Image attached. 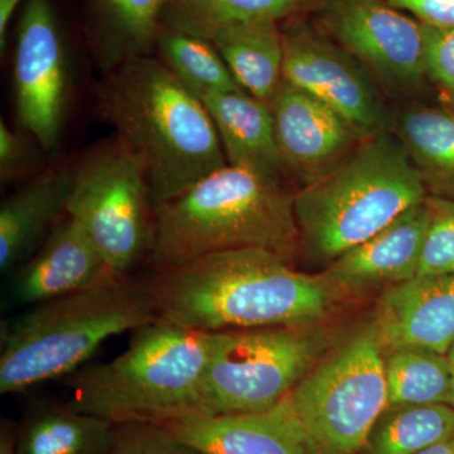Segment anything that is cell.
<instances>
[{
    "mask_svg": "<svg viewBox=\"0 0 454 454\" xmlns=\"http://www.w3.org/2000/svg\"><path fill=\"white\" fill-rule=\"evenodd\" d=\"M158 318L205 333L317 325L336 295L265 249L225 250L146 277Z\"/></svg>",
    "mask_w": 454,
    "mask_h": 454,
    "instance_id": "6da1fadb",
    "label": "cell"
},
{
    "mask_svg": "<svg viewBox=\"0 0 454 454\" xmlns=\"http://www.w3.org/2000/svg\"><path fill=\"white\" fill-rule=\"evenodd\" d=\"M97 109L145 158L154 207L227 166L210 114L158 56L136 57L104 74Z\"/></svg>",
    "mask_w": 454,
    "mask_h": 454,
    "instance_id": "7a4b0ae2",
    "label": "cell"
},
{
    "mask_svg": "<svg viewBox=\"0 0 454 454\" xmlns=\"http://www.w3.org/2000/svg\"><path fill=\"white\" fill-rule=\"evenodd\" d=\"M294 197L282 182L227 164L154 207L149 265L167 270L245 247L291 262L301 243Z\"/></svg>",
    "mask_w": 454,
    "mask_h": 454,
    "instance_id": "3957f363",
    "label": "cell"
},
{
    "mask_svg": "<svg viewBox=\"0 0 454 454\" xmlns=\"http://www.w3.org/2000/svg\"><path fill=\"white\" fill-rule=\"evenodd\" d=\"M216 336L157 318L134 331L119 356L73 373L66 405L115 426L202 415L200 389Z\"/></svg>",
    "mask_w": 454,
    "mask_h": 454,
    "instance_id": "277c9868",
    "label": "cell"
},
{
    "mask_svg": "<svg viewBox=\"0 0 454 454\" xmlns=\"http://www.w3.org/2000/svg\"><path fill=\"white\" fill-rule=\"evenodd\" d=\"M157 318L148 279L131 276L35 304L3 331L0 394L79 372L107 340Z\"/></svg>",
    "mask_w": 454,
    "mask_h": 454,
    "instance_id": "5b68a950",
    "label": "cell"
},
{
    "mask_svg": "<svg viewBox=\"0 0 454 454\" xmlns=\"http://www.w3.org/2000/svg\"><path fill=\"white\" fill-rule=\"evenodd\" d=\"M426 199L402 140L382 131L295 195L301 243L316 258L333 262Z\"/></svg>",
    "mask_w": 454,
    "mask_h": 454,
    "instance_id": "8992f818",
    "label": "cell"
},
{
    "mask_svg": "<svg viewBox=\"0 0 454 454\" xmlns=\"http://www.w3.org/2000/svg\"><path fill=\"white\" fill-rule=\"evenodd\" d=\"M387 348L373 321L316 364L286 396L313 454H361L387 406Z\"/></svg>",
    "mask_w": 454,
    "mask_h": 454,
    "instance_id": "52a82bcc",
    "label": "cell"
},
{
    "mask_svg": "<svg viewBox=\"0 0 454 454\" xmlns=\"http://www.w3.org/2000/svg\"><path fill=\"white\" fill-rule=\"evenodd\" d=\"M70 173L67 216L85 229L115 276H130L148 260L153 239L145 158L116 137L86 151Z\"/></svg>",
    "mask_w": 454,
    "mask_h": 454,
    "instance_id": "ba28073f",
    "label": "cell"
},
{
    "mask_svg": "<svg viewBox=\"0 0 454 454\" xmlns=\"http://www.w3.org/2000/svg\"><path fill=\"white\" fill-rule=\"evenodd\" d=\"M325 345L317 325L217 333L200 389L202 415L274 408L318 363Z\"/></svg>",
    "mask_w": 454,
    "mask_h": 454,
    "instance_id": "9c48e42d",
    "label": "cell"
},
{
    "mask_svg": "<svg viewBox=\"0 0 454 454\" xmlns=\"http://www.w3.org/2000/svg\"><path fill=\"white\" fill-rule=\"evenodd\" d=\"M13 91L22 130L42 151H55L70 106L71 71L64 33L51 0H26L20 9Z\"/></svg>",
    "mask_w": 454,
    "mask_h": 454,
    "instance_id": "30bf717a",
    "label": "cell"
},
{
    "mask_svg": "<svg viewBox=\"0 0 454 454\" xmlns=\"http://www.w3.org/2000/svg\"><path fill=\"white\" fill-rule=\"evenodd\" d=\"M283 32V80L321 100L365 140L389 128L372 74L337 42L306 23Z\"/></svg>",
    "mask_w": 454,
    "mask_h": 454,
    "instance_id": "8fae6325",
    "label": "cell"
},
{
    "mask_svg": "<svg viewBox=\"0 0 454 454\" xmlns=\"http://www.w3.org/2000/svg\"><path fill=\"white\" fill-rule=\"evenodd\" d=\"M319 20L385 85L404 92L423 85L422 23L387 0H322Z\"/></svg>",
    "mask_w": 454,
    "mask_h": 454,
    "instance_id": "7c38bea8",
    "label": "cell"
},
{
    "mask_svg": "<svg viewBox=\"0 0 454 454\" xmlns=\"http://www.w3.org/2000/svg\"><path fill=\"white\" fill-rule=\"evenodd\" d=\"M269 106L284 168L303 187L325 177L356 148L360 138L348 122L292 83L283 80Z\"/></svg>",
    "mask_w": 454,
    "mask_h": 454,
    "instance_id": "4fadbf2b",
    "label": "cell"
},
{
    "mask_svg": "<svg viewBox=\"0 0 454 454\" xmlns=\"http://www.w3.org/2000/svg\"><path fill=\"white\" fill-rule=\"evenodd\" d=\"M428 220L426 201L409 208L380 232L331 262L321 274L322 279L336 297L339 293L365 292L384 284L393 286L413 279Z\"/></svg>",
    "mask_w": 454,
    "mask_h": 454,
    "instance_id": "5bb4252c",
    "label": "cell"
},
{
    "mask_svg": "<svg viewBox=\"0 0 454 454\" xmlns=\"http://www.w3.org/2000/svg\"><path fill=\"white\" fill-rule=\"evenodd\" d=\"M115 278L85 229L66 215L37 252L17 268L13 294L20 303L35 306Z\"/></svg>",
    "mask_w": 454,
    "mask_h": 454,
    "instance_id": "9a60e30c",
    "label": "cell"
},
{
    "mask_svg": "<svg viewBox=\"0 0 454 454\" xmlns=\"http://www.w3.org/2000/svg\"><path fill=\"white\" fill-rule=\"evenodd\" d=\"M160 426L205 454H313L286 397L262 413L192 415Z\"/></svg>",
    "mask_w": 454,
    "mask_h": 454,
    "instance_id": "2e32d148",
    "label": "cell"
},
{
    "mask_svg": "<svg viewBox=\"0 0 454 454\" xmlns=\"http://www.w3.org/2000/svg\"><path fill=\"white\" fill-rule=\"evenodd\" d=\"M375 322L387 351L422 348L447 355L454 343V273L389 286Z\"/></svg>",
    "mask_w": 454,
    "mask_h": 454,
    "instance_id": "e0dca14e",
    "label": "cell"
},
{
    "mask_svg": "<svg viewBox=\"0 0 454 454\" xmlns=\"http://www.w3.org/2000/svg\"><path fill=\"white\" fill-rule=\"evenodd\" d=\"M70 167H51L26 179L0 206V269L9 273L31 258L67 215Z\"/></svg>",
    "mask_w": 454,
    "mask_h": 454,
    "instance_id": "ac0fdd59",
    "label": "cell"
},
{
    "mask_svg": "<svg viewBox=\"0 0 454 454\" xmlns=\"http://www.w3.org/2000/svg\"><path fill=\"white\" fill-rule=\"evenodd\" d=\"M210 114L227 164L282 182L286 175L270 106L247 92L193 91Z\"/></svg>",
    "mask_w": 454,
    "mask_h": 454,
    "instance_id": "d6986e66",
    "label": "cell"
},
{
    "mask_svg": "<svg viewBox=\"0 0 454 454\" xmlns=\"http://www.w3.org/2000/svg\"><path fill=\"white\" fill-rule=\"evenodd\" d=\"M86 38L103 74L136 57L154 55L166 0H82Z\"/></svg>",
    "mask_w": 454,
    "mask_h": 454,
    "instance_id": "ffe728a7",
    "label": "cell"
},
{
    "mask_svg": "<svg viewBox=\"0 0 454 454\" xmlns=\"http://www.w3.org/2000/svg\"><path fill=\"white\" fill-rule=\"evenodd\" d=\"M245 92L270 103L283 82L284 42L274 20L223 27L206 35Z\"/></svg>",
    "mask_w": 454,
    "mask_h": 454,
    "instance_id": "44dd1931",
    "label": "cell"
},
{
    "mask_svg": "<svg viewBox=\"0 0 454 454\" xmlns=\"http://www.w3.org/2000/svg\"><path fill=\"white\" fill-rule=\"evenodd\" d=\"M395 134L427 192L454 199V110L409 107L397 119Z\"/></svg>",
    "mask_w": 454,
    "mask_h": 454,
    "instance_id": "7402d4cb",
    "label": "cell"
},
{
    "mask_svg": "<svg viewBox=\"0 0 454 454\" xmlns=\"http://www.w3.org/2000/svg\"><path fill=\"white\" fill-rule=\"evenodd\" d=\"M115 424L64 406L35 411L17 433L18 454H107Z\"/></svg>",
    "mask_w": 454,
    "mask_h": 454,
    "instance_id": "603a6c76",
    "label": "cell"
},
{
    "mask_svg": "<svg viewBox=\"0 0 454 454\" xmlns=\"http://www.w3.org/2000/svg\"><path fill=\"white\" fill-rule=\"evenodd\" d=\"M385 378L387 409L452 402V373L446 354L422 348L389 349Z\"/></svg>",
    "mask_w": 454,
    "mask_h": 454,
    "instance_id": "cb8c5ba5",
    "label": "cell"
},
{
    "mask_svg": "<svg viewBox=\"0 0 454 454\" xmlns=\"http://www.w3.org/2000/svg\"><path fill=\"white\" fill-rule=\"evenodd\" d=\"M453 437L452 405L396 406L385 409L361 454H417Z\"/></svg>",
    "mask_w": 454,
    "mask_h": 454,
    "instance_id": "d4e9b609",
    "label": "cell"
},
{
    "mask_svg": "<svg viewBox=\"0 0 454 454\" xmlns=\"http://www.w3.org/2000/svg\"><path fill=\"white\" fill-rule=\"evenodd\" d=\"M306 0H166L163 25L205 38L223 27L292 17Z\"/></svg>",
    "mask_w": 454,
    "mask_h": 454,
    "instance_id": "484cf974",
    "label": "cell"
},
{
    "mask_svg": "<svg viewBox=\"0 0 454 454\" xmlns=\"http://www.w3.org/2000/svg\"><path fill=\"white\" fill-rule=\"evenodd\" d=\"M154 55L193 91L245 92L210 42L162 26Z\"/></svg>",
    "mask_w": 454,
    "mask_h": 454,
    "instance_id": "4316f807",
    "label": "cell"
},
{
    "mask_svg": "<svg viewBox=\"0 0 454 454\" xmlns=\"http://www.w3.org/2000/svg\"><path fill=\"white\" fill-rule=\"evenodd\" d=\"M429 220L417 277L454 273V199L428 196Z\"/></svg>",
    "mask_w": 454,
    "mask_h": 454,
    "instance_id": "83f0119b",
    "label": "cell"
},
{
    "mask_svg": "<svg viewBox=\"0 0 454 454\" xmlns=\"http://www.w3.org/2000/svg\"><path fill=\"white\" fill-rule=\"evenodd\" d=\"M107 454H205L184 443L160 424L133 423L116 427Z\"/></svg>",
    "mask_w": 454,
    "mask_h": 454,
    "instance_id": "f1b7e54d",
    "label": "cell"
},
{
    "mask_svg": "<svg viewBox=\"0 0 454 454\" xmlns=\"http://www.w3.org/2000/svg\"><path fill=\"white\" fill-rule=\"evenodd\" d=\"M37 145L29 134L9 128L4 121H0V181L2 184H12L20 179H29L37 173ZM41 148V146H40ZM40 173V172H38Z\"/></svg>",
    "mask_w": 454,
    "mask_h": 454,
    "instance_id": "f546056e",
    "label": "cell"
},
{
    "mask_svg": "<svg viewBox=\"0 0 454 454\" xmlns=\"http://www.w3.org/2000/svg\"><path fill=\"white\" fill-rule=\"evenodd\" d=\"M423 28V64L426 76L452 98L454 103V27Z\"/></svg>",
    "mask_w": 454,
    "mask_h": 454,
    "instance_id": "4dcf8cb0",
    "label": "cell"
},
{
    "mask_svg": "<svg viewBox=\"0 0 454 454\" xmlns=\"http://www.w3.org/2000/svg\"><path fill=\"white\" fill-rule=\"evenodd\" d=\"M400 11H406L418 22L434 28L454 27V0H387Z\"/></svg>",
    "mask_w": 454,
    "mask_h": 454,
    "instance_id": "1f68e13d",
    "label": "cell"
},
{
    "mask_svg": "<svg viewBox=\"0 0 454 454\" xmlns=\"http://www.w3.org/2000/svg\"><path fill=\"white\" fill-rule=\"evenodd\" d=\"M25 2L26 0H0V51L2 52H4L7 47L8 28L12 18Z\"/></svg>",
    "mask_w": 454,
    "mask_h": 454,
    "instance_id": "d6a6232c",
    "label": "cell"
},
{
    "mask_svg": "<svg viewBox=\"0 0 454 454\" xmlns=\"http://www.w3.org/2000/svg\"><path fill=\"white\" fill-rule=\"evenodd\" d=\"M0 454H18L17 434L9 427L3 426L0 435Z\"/></svg>",
    "mask_w": 454,
    "mask_h": 454,
    "instance_id": "836d02e7",
    "label": "cell"
},
{
    "mask_svg": "<svg viewBox=\"0 0 454 454\" xmlns=\"http://www.w3.org/2000/svg\"><path fill=\"white\" fill-rule=\"evenodd\" d=\"M417 454H454V437L439 442L434 446L427 448V450Z\"/></svg>",
    "mask_w": 454,
    "mask_h": 454,
    "instance_id": "e575fe53",
    "label": "cell"
},
{
    "mask_svg": "<svg viewBox=\"0 0 454 454\" xmlns=\"http://www.w3.org/2000/svg\"><path fill=\"white\" fill-rule=\"evenodd\" d=\"M447 357L450 361V373H452V402H450V405L454 408V343L447 352Z\"/></svg>",
    "mask_w": 454,
    "mask_h": 454,
    "instance_id": "d590c367",
    "label": "cell"
}]
</instances>
